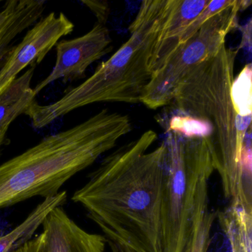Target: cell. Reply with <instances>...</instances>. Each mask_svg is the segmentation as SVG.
Returning <instances> with one entry per match:
<instances>
[{"instance_id": "16", "label": "cell", "mask_w": 252, "mask_h": 252, "mask_svg": "<svg viewBox=\"0 0 252 252\" xmlns=\"http://www.w3.org/2000/svg\"><path fill=\"white\" fill-rule=\"evenodd\" d=\"M208 203H203L197 212L189 252H208L209 250L212 241L211 231L217 219V212H209Z\"/></svg>"}, {"instance_id": "15", "label": "cell", "mask_w": 252, "mask_h": 252, "mask_svg": "<svg viewBox=\"0 0 252 252\" xmlns=\"http://www.w3.org/2000/svg\"><path fill=\"white\" fill-rule=\"evenodd\" d=\"M252 71L250 64L245 66L233 81L231 95L233 105L237 116L241 117L252 114Z\"/></svg>"}, {"instance_id": "13", "label": "cell", "mask_w": 252, "mask_h": 252, "mask_svg": "<svg viewBox=\"0 0 252 252\" xmlns=\"http://www.w3.org/2000/svg\"><path fill=\"white\" fill-rule=\"evenodd\" d=\"M36 67V64L32 65L0 95V128L9 126L36 101V95L31 86Z\"/></svg>"}, {"instance_id": "9", "label": "cell", "mask_w": 252, "mask_h": 252, "mask_svg": "<svg viewBox=\"0 0 252 252\" xmlns=\"http://www.w3.org/2000/svg\"><path fill=\"white\" fill-rule=\"evenodd\" d=\"M42 225L39 235L14 252H105V237L82 228L63 206L55 208Z\"/></svg>"}, {"instance_id": "8", "label": "cell", "mask_w": 252, "mask_h": 252, "mask_svg": "<svg viewBox=\"0 0 252 252\" xmlns=\"http://www.w3.org/2000/svg\"><path fill=\"white\" fill-rule=\"evenodd\" d=\"M108 29L97 23L86 34L56 45L57 61L51 73L33 89L37 95L45 87L58 79L64 83L85 77L87 69L112 51Z\"/></svg>"}, {"instance_id": "1", "label": "cell", "mask_w": 252, "mask_h": 252, "mask_svg": "<svg viewBox=\"0 0 252 252\" xmlns=\"http://www.w3.org/2000/svg\"><path fill=\"white\" fill-rule=\"evenodd\" d=\"M150 129L104 158L76 190L82 205L106 240L132 252H163L161 207L166 175L164 141Z\"/></svg>"}, {"instance_id": "12", "label": "cell", "mask_w": 252, "mask_h": 252, "mask_svg": "<svg viewBox=\"0 0 252 252\" xmlns=\"http://www.w3.org/2000/svg\"><path fill=\"white\" fill-rule=\"evenodd\" d=\"M67 191H60L54 197L44 199L27 217L26 220L13 231L5 235H0V252H14L21 247L39 227L43 224L48 215L58 206H63L67 201Z\"/></svg>"}, {"instance_id": "2", "label": "cell", "mask_w": 252, "mask_h": 252, "mask_svg": "<svg viewBox=\"0 0 252 252\" xmlns=\"http://www.w3.org/2000/svg\"><path fill=\"white\" fill-rule=\"evenodd\" d=\"M130 130L125 115L104 109L73 127L48 135L0 165V208L37 196L57 195L68 180Z\"/></svg>"}, {"instance_id": "5", "label": "cell", "mask_w": 252, "mask_h": 252, "mask_svg": "<svg viewBox=\"0 0 252 252\" xmlns=\"http://www.w3.org/2000/svg\"><path fill=\"white\" fill-rule=\"evenodd\" d=\"M166 175L161 207L163 252H189L197 212L209 202L215 169L206 141L166 130Z\"/></svg>"}, {"instance_id": "17", "label": "cell", "mask_w": 252, "mask_h": 252, "mask_svg": "<svg viewBox=\"0 0 252 252\" xmlns=\"http://www.w3.org/2000/svg\"><path fill=\"white\" fill-rule=\"evenodd\" d=\"M234 0H220L210 1L200 15L187 28L180 37L179 45L189 39L209 19L234 3ZM178 45V46H179Z\"/></svg>"}, {"instance_id": "7", "label": "cell", "mask_w": 252, "mask_h": 252, "mask_svg": "<svg viewBox=\"0 0 252 252\" xmlns=\"http://www.w3.org/2000/svg\"><path fill=\"white\" fill-rule=\"evenodd\" d=\"M74 24L60 13H50L41 18L29 31L23 40L14 46L9 57L0 69V95L29 65L43 61L63 36L73 32Z\"/></svg>"}, {"instance_id": "4", "label": "cell", "mask_w": 252, "mask_h": 252, "mask_svg": "<svg viewBox=\"0 0 252 252\" xmlns=\"http://www.w3.org/2000/svg\"><path fill=\"white\" fill-rule=\"evenodd\" d=\"M173 0H145L129 26V39L94 74L48 105L33 101L24 114L36 129L45 127L70 112L98 102H141L153 76L158 40Z\"/></svg>"}, {"instance_id": "11", "label": "cell", "mask_w": 252, "mask_h": 252, "mask_svg": "<svg viewBox=\"0 0 252 252\" xmlns=\"http://www.w3.org/2000/svg\"><path fill=\"white\" fill-rule=\"evenodd\" d=\"M211 0H173L163 25L153 60V72L163 65L179 45L180 37Z\"/></svg>"}, {"instance_id": "6", "label": "cell", "mask_w": 252, "mask_h": 252, "mask_svg": "<svg viewBox=\"0 0 252 252\" xmlns=\"http://www.w3.org/2000/svg\"><path fill=\"white\" fill-rule=\"evenodd\" d=\"M251 4L252 1L234 0L232 5L209 19L189 39L180 45L153 73L141 102L152 110L170 104L187 73L220 50L228 33L237 28L238 13Z\"/></svg>"}, {"instance_id": "18", "label": "cell", "mask_w": 252, "mask_h": 252, "mask_svg": "<svg viewBox=\"0 0 252 252\" xmlns=\"http://www.w3.org/2000/svg\"><path fill=\"white\" fill-rule=\"evenodd\" d=\"M87 7L95 14L98 20V23L101 25H105L109 14H110V7L108 3L105 1H82Z\"/></svg>"}, {"instance_id": "3", "label": "cell", "mask_w": 252, "mask_h": 252, "mask_svg": "<svg viewBox=\"0 0 252 252\" xmlns=\"http://www.w3.org/2000/svg\"><path fill=\"white\" fill-rule=\"evenodd\" d=\"M238 49L223 45L212 57L189 70L172 99L176 114L189 116L210 127L206 141L214 169L220 177L229 206L252 214V186L246 182L237 148V113L231 86Z\"/></svg>"}, {"instance_id": "10", "label": "cell", "mask_w": 252, "mask_h": 252, "mask_svg": "<svg viewBox=\"0 0 252 252\" xmlns=\"http://www.w3.org/2000/svg\"><path fill=\"white\" fill-rule=\"evenodd\" d=\"M43 0H10L0 9V69L12 51L14 39L43 15Z\"/></svg>"}, {"instance_id": "14", "label": "cell", "mask_w": 252, "mask_h": 252, "mask_svg": "<svg viewBox=\"0 0 252 252\" xmlns=\"http://www.w3.org/2000/svg\"><path fill=\"white\" fill-rule=\"evenodd\" d=\"M221 228L229 241L231 252H252V214L228 206L217 212Z\"/></svg>"}, {"instance_id": "19", "label": "cell", "mask_w": 252, "mask_h": 252, "mask_svg": "<svg viewBox=\"0 0 252 252\" xmlns=\"http://www.w3.org/2000/svg\"><path fill=\"white\" fill-rule=\"evenodd\" d=\"M9 126H5L3 128H0V156L2 151V147L7 144V133H8Z\"/></svg>"}]
</instances>
